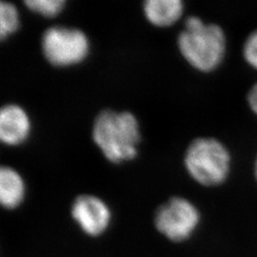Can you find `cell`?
Masks as SVG:
<instances>
[{
  "label": "cell",
  "instance_id": "10",
  "mask_svg": "<svg viewBox=\"0 0 257 257\" xmlns=\"http://www.w3.org/2000/svg\"><path fill=\"white\" fill-rule=\"evenodd\" d=\"M20 28V18L18 7L8 1L0 2V39L7 40Z\"/></svg>",
  "mask_w": 257,
  "mask_h": 257
},
{
  "label": "cell",
  "instance_id": "3",
  "mask_svg": "<svg viewBox=\"0 0 257 257\" xmlns=\"http://www.w3.org/2000/svg\"><path fill=\"white\" fill-rule=\"evenodd\" d=\"M232 158L230 150L219 139L200 137L193 139L186 148L184 168L195 183L214 188L230 177Z\"/></svg>",
  "mask_w": 257,
  "mask_h": 257
},
{
  "label": "cell",
  "instance_id": "5",
  "mask_svg": "<svg viewBox=\"0 0 257 257\" xmlns=\"http://www.w3.org/2000/svg\"><path fill=\"white\" fill-rule=\"evenodd\" d=\"M201 223V212L183 196H172L157 207L154 226L160 235L172 243H183L193 236Z\"/></svg>",
  "mask_w": 257,
  "mask_h": 257
},
{
  "label": "cell",
  "instance_id": "9",
  "mask_svg": "<svg viewBox=\"0 0 257 257\" xmlns=\"http://www.w3.org/2000/svg\"><path fill=\"white\" fill-rule=\"evenodd\" d=\"M26 183L19 172L10 167L0 168V204L7 211L19 209L26 198Z\"/></svg>",
  "mask_w": 257,
  "mask_h": 257
},
{
  "label": "cell",
  "instance_id": "4",
  "mask_svg": "<svg viewBox=\"0 0 257 257\" xmlns=\"http://www.w3.org/2000/svg\"><path fill=\"white\" fill-rule=\"evenodd\" d=\"M47 62L55 68H71L83 63L91 53V42L82 30L55 25L47 28L40 39Z\"/></svg>",
  "mask_w": 257,
  "mask_h": 257
},
{
  "label": "cell",
  "instance_id": "6",
  "mask_svg": "<svg viewBox=\"0 0 257 257\" xmlns=\"http://www.w3.org/2000/svg\"><path fill=\"white\" fill-rule=\"evenodd\" d=\"M71 218L83 234L91 238L104 235L112 221L109 205L99 196L82 193L74 199L70 209Z\"/></svg>",
  "mask_w": 257,
  "mask_h": 257
},
{
  "label": "cell",
  "instance_id": "11",
  "mask_svg": "<svg viewBox=\"0 0 257 257\" xmlns=\"http://www.w3.org/2000/svg\"><path fill=\"white\" fill-rule=\"evenodd\" d=\"M26 9L44 19H55L66 9V0H25Z\"/></svg>",
  "mask_w": 257,
  "mask_h": 257
},
{
  "label": "cell",
  "instance_id": "7",
  "mask_svg": "<svg viewBox=\"0 0 257 257\" xmlns=\"http://www.w3.org/2000/svg\"><path fill=\"white\" fill-rule=\"evenodd\" d=\"M32 133V121L26 110L16 103L0 110V141L9 147H18L27 141Z\"/></svg>",
  "mask_w": 257,
  "mask_h": 257
},
{
  "label": "cell",
  "instance_id": "8",
  "mask_svg": "<svg viewBox=\"0 0 257 257\" xmlns=\"http://www.w3.org/2000/svg\"><path fill=\"white\" fill-rule=\"evenodd\" d=\"M142 10L148 22L156 28H169L183 17L182 0H146Z\"/></svg>",
  "mask_w": 257,
  "mask_h": 257
},
{
  "label": "cell",
  "instance_id": "12",
  "mask_svg": "<svg viewBox=\"0 0 257 257\" xmlns=\"http://www.w3.org/2000/svg\"><path fill=\"white\" fill-rule=\"evenodd\" d=\"M242 56L245 62L257 72V28L246 37L242 46Z\"/></svg>",
  "mask_w": 257,
  "mask_h": 257
},
{
  "label": "cell",
  "instance_id": "1",
  "mask_svg": "<svg viewBox=\"0 0 257 257\" xmlns=\"http://www.w3.org/2000/svg\"><path fill=\"white\" fill-rule=\"evenodd\" d=\"M92 139L111 164L133 161L138 157L142 139L139 121L130 110L104 109L93 119Z\"/></svg>",
  "mask_w": 257,
  "mask_h": 257
},
{
  "label": "cell",
  "instance_id": "13",
  "mask_svg": "<svg viewBox=\"0 0 257 257\" xmlns=\"http://www.w3.org/2000/svg\"><path fill=\"white\" fill-rule=\"evenodd\" d=\"M248 108L257 116V81L254 83L247 93Z\"/></svg>",
  "mask_w": 257,
  "mask_h": 257
},
{
  "label": "cell",
  "instance_id": "2",
  "mask_svg": "<svg viewBox=\"0 0 257 257\" xmlns=\"http://www.w3.org/2000/svg\"><path fill=\"white\" fill-rule=\"evenodd\" d=\"M176 43L184 60L202 74L216 71L227 55L228 42L224 29L196 16L185 19Z\"/></svg>",
  "mask_w": 257,
  "mask_h": 257
},
{
  "label": "cell",
  "instance_id": "14",
  "mask_svg": "<svg viewBox=\"0 0 257 257\" xmlns=\"http://www.w3.org/2000/svg\"><path fill=\"white\" fill-rule=\"evenodd\" d=\"M253 173H254V177L256 179L257 182V156L255 157V161H254V168H253Z\"/></svg>",
  "mask_w": 257,
  "mask_h": 257
}]
</instances>
